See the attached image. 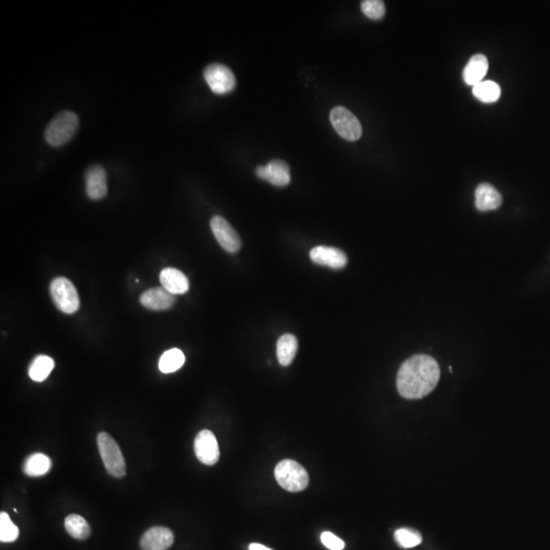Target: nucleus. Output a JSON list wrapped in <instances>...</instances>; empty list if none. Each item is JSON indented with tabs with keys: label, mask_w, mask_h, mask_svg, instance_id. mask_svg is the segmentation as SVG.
Instances as JSON below:
<instances>
[{
	"label": "nucleus",
	"mask_w": 550,
	"mask_h": 550,
	"mask_svg": "<svg viewBox=\"0 0 550 550\" xmlns=\"http://www.w3.org/2000/svg\"><path fill=\"white\" fill-rule=\"evenodd\" d=\"M441 379L438 363L427 355H416L399 368L397 388L405 399H422L434 390Z\"/></svg>",
	"instance_id": "nucleus-1"
},
{
	"label": "nucleus",
	"mask_w": 550,
	"mask_h": 550,
	"mask_svg": "<svg viewBox=\"0 0 550 550\" xmlns=\"http://www.w3.org/2000/svg\"><path fill=\"white\" fill-rule=\"evenodd\" d=\"M79 129V118L70 110L61 112L48 123L44 136L48 144L59 147L66 144Z\"/></svg>",
	"instance_id": "nucleus-2"
},
{
	"label": "nucleus",
	"mask_w": 550,
	"mask_h": 550,
	"mask_svg": "<svg viewBox=\"0 0 550 550\" xmlns=\"http://www.w3.org/2000/svg\"><path fill=\"white\" fill-rule=\"evenodd\" d=\"M276 481L280 487L291 492L306 489L309 484V475L302 465L293 459L280 461L275 470Z\"/></svg>",
	"instance_id": "nucleus-3"
},
{
	"label": "nucleus",
	"mask_w": 550,
	"mask_h": 550,
	"mask_svg": "<svg viewBox=\"0 0 550 550\" xmlns=\"http://www.w3.org/2000/svg\"><path fill=\"white\" fill-rule=\"evenodd\" d=\"M97 445L106 471L114 478H123L125 475V461L116 441L108 433L97 435Z\"/></svg>",
	"instance_id": "nucleus-4"
},
{
	"label": "nucleus",
	"mask_w": 550,
	"mask_h": 550,
	"mask_svg": "<svg viewBox=\"0 0 550 550\" xmlns=\"http://www.w3.org/2000/svg\"><path fill=\"white\" fill-rule=\"evenodd\" d=\"M50 295L59 310L65 314H74L79 308L78 291L70 280L56 277L50 284Z\"/></svg>",
	"instance_id": "nucleus-5"
},
{
	"label": "nucleus",
	"mask_w": 550,
	"mask_h": 550,
	"mask_svg": "<svg viewBox=\"0 0 550 550\" xmlns=\"http://www.w3.org/2000/svg\"><path fill=\"white\" fill-rule=\"evenodd\" d=\"M330 121L337 134L344 140L355 142L361 138V123L354 114L342 106H337L330 112Z\"/></svg>",
	"instance_id": "nucleus-6"
},
{
	"label": "nucleus",
	"mask_w": 550,
	"mask_h": 550,
	"mask_svg": "<svg viewBox=\"0 0 550 550\" xmlns=\"http://www.w3.org/2000/svg\"><path fill=\"white\" fill-rule=\"evenodd\" d=\"M204 79L210 89L217 95L233 92L236 88V77L231 68L222 63H211L204 70Z\"/></svg>",
	"instance_id": "nucleus-7"
},
{
	"label": "nucleus",
	"mask_w": 550,
	"mask_h": 550,
	"mask_svg": "<svg viewBox=\"0 0 550 550\" xmlns=\"http://www.w3.org/2000/svg\"><path fill=\"white\" fill-rule=\"evenodd\" d=\"M194 450L197 459L207 466H213L220 461V452L217 439L210 430H202L198 433L194 443Z\"/></svg>",
	"instance_id": "nucleus-8"
},
{
	"label": "nucleus",
	"mask_w": 550,
	"mask_h": 550,
	"mask_svg": "<svg viewBox=\"0 0 550 550\" xmlns=\"http://www.w3.org/2000/svg\"><path fill=\"white\" fill-rule=\"evenodd\" d=\"M212 233L223 250L229 253H236L242 246V240L234 227L222 216L216 215L210 222Z\"/></svg>",
	"instance_id": "nucleus-9"
},
{
	"label": "nucleus",
	"mask_w": 550,
	"mask_h": 550,
	"mask_svg": "<svg viewBox=\"0 0 550 550\" xmlns=\"http://www.w3.org/2000/svg\"><path fill=\"white\" fill-rule=\"evenodd\" d=\"M256 174L258 178L275 187H286L291 183V169L289 165L280 159L271 160L265 167H258Z\"/></svg>",
	"instance_id": "nucleus-10"
},
{
	"label": "nucleus",
	"mask_w": 550,
	"mask_h": 550,
	"mask_svg": "<svg viewBox=\"0 0 550 550\" xmlns=\"http://www.w3.org/2000/svg\"><path fill=\"white\" fill-rule=\"evenodd\" d=\"M174 535L169 528L152 527L143 534L140 540L142 550H167L174 544Z\"/></svg>",
	"instance_id": "nucleus-11"
},
{
	"label": "nucleus",
	"mask_w": 550,
	"mask_h": 550,
	"mask_svg": "<svg viewBox=\"0 0 550 550\" xmlns=\"http://www.w3.org/2000/svg\"><path fill=\"white\" fill-rule=\"evenodd\" d=\"M86 193L92 200H100L107 194V176L105 169L94 165L87 169L85 174Z\"/></svg>",
	"instance_id": "nucleus-12"
},
{
	"label": "nucleus",
	"mask_w": 550,
	"mask_h": 550,
	"mask_svg": "<svg viewBox=\"0 0 550 550\" xmlns=\"http://www.w3.org/2000/svg\"><path fill=\"white\" fill-rule=\"evenodd\" d=\"M310 258L313 262L333 269H342L348 263V257L342 250L333 247L319 246L311 250Z\"/></svg>",
	"instance_id": "nucleus-13"
},
{
	"label": "nucleus",
	"mask_w": 550,
	"mask_h": 550,
	"mask_svg": "<svg viewBox=\"0 0 550 550\" xmlns=\"http://www.w3.org/2000/svg\"><path fill=\"white\" fill-rule=\"evenodd\" d=\"M141 304L153 311L169 310L176 302L174 295L163 288L147 289L141 295Z\"/></svg>",
	"instance_id": "nucleus-14"
},
{
	"label": "nucleus",
	"mask_w": 550,
	"mask_h": 550,
	"mask_svg": "<svg viewBox=\"0 0 550 550\" xmlns=\"http://www.w3.org/2000/svg\"><path fill=\"white\" fill-rule=\"evenodd\" d=\"M503 203V197L494 185L483 183L475 191V205L479 211H491L498 209Z\"/></svg>",
	"instance_id": "nucleus-15"
},
{
	"label": "nucleus",
	"mask_w": 550,
	"mask_h": 550,
	"mask_svg": "<svg viewBox=\"0 0 550 550\" xmlns=\"http://www.w3.org/2000/svg\"><path fill=\"white\" fill-rule=\"evenodd\" d=\"M161 286L172 295H183L189 291L190 284L187 276L176 268H165L159 275Z\"/></svg>",
	"instance_id": "nucleus-16"
},
{
	"label": "nucleus",
	"mask_w": 550,
	"mask_h": 550,
	"mask_svg": "<svg viewBox=\"0 0 550 550\" xmlns=\"http://www.w3.org/2000/svg\"><path fill=\"white\" fill-rule=\"evenodd\" d=\"M488 68H489V63H488V59L485 55L480 54V53L473 55L464 68V81L467 85L474 87L485 78Z\"/></svg>",
	"instance_id": "nucleus-17"
},
{
	"label": "nucleus",
	"mask_w": 550,
	"mask_h": 550,
	"mask_svg": "<svg viewBox=\"0 0 550 550\" xmlns=\"http://www.w3.org/2000/svg\"><path fill=\"white\" fill-rule=\"evenodd\" d=\"M52 467L49 457L41 452L30 454L23 464V472L30 477H39L47 474Z\"/></svg>",
	"instance_id": "nucleus-18"
},
{
	"label": "nucleus",
	"mask_w": 550,
	"mask_h": 550,
	"mask_svg": "<svg viewBox=\"0 0 550 550\" xmlns=\"http://www.w3.org/2000/svg\"><path fill=\"white\" fill-rule=\"evenodd\" d=\"M298 351V339L295 335H282L280 337L277 342V359L282 366L291 365L293 362V358L297 354Z\"/></svg>",
	"instance_id": "nucleus-19"
},
{
	"label": "nucleus",
	"mask_w": 550,
	"mask_h": 550,
	"mask_svg": "<svg viewBox=\"0 0 550 550\" xmlns=\"http://www.w3.org/2000/svg\"><path fill=\"white\" fill-rule=\"evenodd\" d=\"M54 366L55 363L52 358L45 355L36 356L29 366V376L33 381H44L49 376Z\"/></svg>",
	"instance_id": "nucleus-20"
},
{
	"label": "nucleus",
	"mask_w": 550,
	"mask_h": 550,
	"mask_svg": "<svg viewBox=\"0 0 550 550\" xmlns=\"http://www.w3.org/2000/svg\"><path fill=\"white\" fill-rule=\"evenodd\" d=\"M65 527L66 532L72 538L79 539V540H85L91 534V528L87 521L79 514H72L66 517Z\"/></svg>",
	"instance_id": "nucleus-21"
},
{
	"label": "nucleus",
	"mask_w": 550,
	"mask_h": 550,
	"mask_svg": "<svg viewBox=\"0 0 550 550\" xmlns=\"http://www.w3.org/2000/svg\"><path fill=\"white\" fill-rule=\"evenodd\" d=\"M185 362V357L180 349H171L167 351L159 359V370L165 374L176 372L182 368Z\"/></svg>",
	"instance_id": "nucleus-22"
},
{
	"label": "nucleus",
	"mask_w": 550,
	"mask_h": 550,
	"mask_svg": "<svg viewBox=\"0 0 550 550\" xmlns=\"http://www.w3.org/2000/svg\"><path fill=\"white\" fill-rule=\"evenodd\" d=\"M473 95L483 103H494L501 97V90L494 81H482L473 87Z\"/></svg>",
	"instance_id": "nucleus-23"
},
{
	"label": "nucleus",
	"mask_w": 550,
	"mask_h": 550,
	"mask_svg": "<svg viewBox=\"0 0 550 550\" xmlns=\"http://www.w3.org/2000/svg\"><path fill=\"white\" fill-rule=\"evenodd\" d=\"M20 530L6 512L0 514V540L1 542L10 543L19 538Z\"/></svg>",
	"instance_id": "nucleus-24"
},
{
	"label": "nucleus",
	"mask_w": 550,
	"mask_h": 550,
	"mask_svg": "<svg viewBox=\"0 0 550 550\" xmlns=\"http://www.w3.org/2000/svg\"><path fill=\"white\" fill-rule=\"evenodd\" d=\"M395 539L397 544L403 549H412L418 547L422 542V536L419 532L406 528H401L395 532Z\"/></svg>",
	"instance_id": "nucleus-25"
},
{
	"label": "nucleus",
	"mask_w": 550,
	"mask_h": 550,
	"mask_svg": "<svg viewBox=\"0 0 550 550\" xmlns=\"http://www.w3.org/2000/svg\"><path fill=\"white\" fill-rule=\"evenodd\" d=\"M362 13L368 19L379 21L385 15V6L381 0H365L361 3Z\"/></svg>",
	"instance_id": "nucleus-26"
},
{
	"label": "nucleus",
	"mask_w": 550,
	"mask_h": 550,
	"mask_svg": "<svg viewBox=\"0 0 550 550\" xmlns=\"http://www.w3.org/2000/svg\"><path fill=\"white\" fill-rule=\"evenodd\" d=\"M321 542L326 549L330 550H342L344 549V542L341 538L335 536L331 532H323L321 534Z\"/></svg>",
	"instance_id": "nucleus-27"
},
{
	"label": "nucleus",
	"mask_w": 550,
	"mask_h": 550,
	"mask_svg": "<svg viewBox=\"0 0 550 550\" xmlns=\"http://www.w3.org/2000/svg\"><path fill=\"white\" fill-rule=\"evenodd\" d=\"M249 550H273L268 549V547H264V545L259 544V543H252L250 544Z\"/></svg>",
	"instance_id": "nucleus-28"
}]
</instances>
